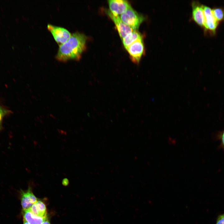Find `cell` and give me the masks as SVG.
I'll return each mask as SVG.
<instances>
[{
  "label": "cell",
  "instance_id": "cell-7",
  "mask_svg": "<svg viewBox=\"0 0 224 224\" xmlns=\"http://www.w3.org/2000/svg\"><path fill=\"white\" fill-rule=\"evenodd\" d=\"M107 13L116 26L120 36L122 39L134 30L130 27L124 23L119 16L113 15L109 11H108Z\"/></svg>",
  "mask_w": 224,
  "mask_h": 224
},
{
  "label": "cell",
  "instance_id": "cell-15",
  "mask_svg": "<svg viewBox=\"0 0 224 224\" xmlns=\"http://www.w3.org/2000/svg\"><path fill=\"white\" fill-rule=\"evenodd\" d=\"M216 224H224V213L218 216Z\"/></svg>",
  "mask_w": 224,
  "mask_h": 224
},
{
  "label": "cell",
  "instance_id": "cell-6",
  "mask_svg": "<svg viewBox=\"0 0 224 224\" xmlns=\"http://www.w3.org/2000/svg\"><path fill=\"white\" fill-rule=\"evenodd\" d=\"M20 194L21 205L23 211L29 209L37 201V198L32 192L30 185L26 190H21Z\"/></svg>",
  "mask_w": 224,
  "mask_h": 224
},
{
  "label": "cell",
  "instance_id": "cell-2",
  "mask_svg": "<svg viewBox=\"0 0 224 224\" xmlns=\"http://www.w3.org/2000/svg\"><path fill=\"white\" fill-rule=\"evenodd\" d=\"M119 16L124 23L134 30H138L144 20V17L134 10L131 6Z\"/></svg>",
  "mask_w": 224,
  "mask_h": 224
},
{
  "label": "cell",
  "instance_id": "cell-12",
  "mask_svg": "<svg viewBox=\"0 0 224 224\" xmlns=\"http://www.w3.org/2000/svg\"><path fill=\"white\" fill-rule=\"evenodd\" d=\"M142 39V35L137 30H134L122 39L123 44L126 49L137 40Z\"/></svg>",
  "mask_w": 224,
  "mask_h": 224
},
{
  "label": "cell",
  "instance_id": "cell-17",
  "mask_svg": "<svg viewBox=\"0 0 224 224\" xmlns=\"http://www.w3.org/2000/svg\"><path fill=\"white\" fill-rule=\"evenodd\" d=\"M221 140L222 143L224 147V131L223 132L221 136Z\"/></svg>",
  "mask_w": 224,
  "mask_h": 224
},
{
  "label": "cell",
  "instance_id": "cell-8",
  "mask_svg": "<svg viewBox=\"0 0 224 224\" xmlns=\"http://www.w3.org/2000/svg\"><path fill=\"white\" fill-rule=\"evenodd\" d=\"M203 8L205 18L204 27L214 32L217 28L218 22L215 18L212 10L210 7L203 5Z\"/></svg>",
  "mask_w": 224,
  "mask_h": 224
},
{
  "label": "cell",
  "instance_id": "cell-11",
  "mask_svg": "<svg viewBox=\"0 0 224 224\" xmlns=\"http://www.w3.org/2000/svg\"><path fill=\"white\" fill-rule=\"evenodd\" d=\"M23 219L29 224H41L47 217H42L36 216L33 214L29 209L23 211Z\"/></svg>",
  "mask_w": 224,
  "mask_h": 224
},
{
  "label": "cell",
  "instance_id": "cell-14",
  "mask_svg": "<svg viewBox=\"0 0 224 224\" xmlns=\"http://www.w3.org/2000/svg\"><path fill=\"white\" fill-rule=\"evenodd\" d=\"M11 113V111L10 110L6 109L0 104V130L2 128V122L3 118Z\"/></svg>",
  "mask_w": 224,
  "mask_h": 224
},
{
  "label": "cell",
  "instance_id": "cell-1",
  "mask_svg": "<svg viewBox=\"0 0 224 224\" xmlns=\"http://www.w3.org/2000/svg\"><path fill=\"white\" fill-rule=\"evenodd\" d=\"M87 37L78 32L72 33L64 43L60 45L55 58L59 61L79 60L86 49Z\"/></svg>",
  "mask_w": 224,
  "mask_h": 224
},
{
  "label": "cell",
  "instance_id": "cell-18",
  "mask_svg": "<svg viewBox=\"0 0 224 224\" xmlns=\"http://www.w3.org/2000/svg\"><path fill=\"white\" fill-rule=\"evenodd\" d=\"M41 224H50L49 221L47 219L44 220L42 222Z\"/></svg>",
  "mask_w": 224,
  "mask_h": 224
},
{
  "label": "cell",
  "instance_id": "cell-13",
  "mask_svg": "<svg viewBox=\"0 0 224 224\" xmlns=\"http://www.w3.org/2000/svg\"><path fill=\"white\" fill-rule=\"evenodd\" d=\"M213 15L218 22L224 19V10L220 8H216L212 10Z\"/></svg>",
  "mask_w": 224,
  "mask_h": 224
},
{
  "label": "cell",
  "instance_id": "cell-5",
  "mask_svg": "<svg viewBox=\"0 0 224 224\" xmlns=\"http://www.w3.org/2000/svg\"><path fill=\"white\" fill-rule=\"evenodd\" d=\"M108 3L110 12L115 16H119L131 6L126 0H110Z\"/></svg>",
  "mask_w": 224,
  "mask_h": 224
},
{
  "label": "cell",
  "instance_id": "cell-19",
  "mask_svg": "<svg viewBox=\"0 0 224 224\" xmlns=\"http://www.w3.org/2000/svg\"><path fill=\"white\" fill-rule=\"evenodd\" d=\"M23 224H29L25 220L23 219Z\"/></svg>",
  "mask_w": 224,
  "mask_h": 224
},
{
  "label": "cell",
  "instance_id": "cell-4",
  "mask_svg": "<svg viewBox=\"0 0 224 224\" xmlns=\"http://www.w3.org/2000/svg\"><path fill=\"white\" fill-rule=\"evenodd\" d=\"M129 54L132 61L136 64L139 63L144 52L142 39H139L126 49Z\"/></svg>",
  "mask_w": 224,
  "mask_h": 224
},
{
  "label": "cell",
  "instance_id": "cell-9",
  "mask_svg": "<svg viewBox=\"0 0 224 224\" xmlns=\"http://www.w3.org/2000/svg\"><path fill=\"white\" fill-rule=\"evenodd\" d=\"M192 16L196 22L200 26L204 27L205 18L203 5L194 2L192 3Z\"/></svg>",
  "mask_w": 224,
  "mask_h": 224
},
{
  "label": "cell",
  "instance_id": "cell-10",
  "mask_svg": "<svg viewBox=\"0 0 224 224\" xmlns=\"http://www.w3.org/2000/svg\"><path fill=\"white\" fill-rule=\"evenodd\" d=\"M35 215L42 217H47L46 208L45 204L40 201H37L29 209Z\"/></svg>",
  "mask_w": 224,
  "mask_h": 224
},
{
  "label": "cell",
  "instance_id": "cell-16",
  "mask_svg": "<svg viewBox=\"0 0 224 224\" xmlns=\"http://www.w3.org/2000/svg\"><path fill=\"white\" fill-rule=\"evenodd\" d=\"M69 184V181L67 178H64L62 181V184L64 186H67Z\"/></svg>",
  "mask_w": 224,
  "mask_h": 224
},
{
  "label": "cell",
  "instance_id": "cell-3",
  "mask_svg": "<svg viewBox=\"0 0 224 224\" xmlns=\"http://www.w3.org/2000/svg\"><path fill=\"white\" fill-rule=\"evenodd\" d=\"M47 28L55 41L61 44L65 43L71 35L70 32L63 27L49 24L47 25Z\"/></svg>",
  "mask_w": 224,
  "mask_h": 224
}]
</instances>
